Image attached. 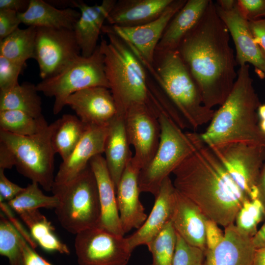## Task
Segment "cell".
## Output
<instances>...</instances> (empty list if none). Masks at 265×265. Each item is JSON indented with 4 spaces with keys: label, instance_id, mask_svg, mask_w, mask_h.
Masks as SVG:
<instances>
[{
    "label": "cell",
    "instance_id": "obj_1",
    "mask_svg": "<svg viewBox=\"0 0 265 265\" xmlns=\"http://www.w3.org/2000/svg\"><path fill=\"white\" fill-rule=\"evenodd\" d=\"M201 93L204 105L221 106L237 79L230 33L212 0L177 50Z\"/></svg>",
    "mask_w": 265,
    "mask_h": 265
},
{
    "label": "cell",
    "instance_id": "obj_2",
    "mask_svg": "<svg viewBox=\"0 0 265 265\" xmlns=\"http://www.w3.org/2000/svg\"><path fill=\"white\" fill-rule=\"evenodd\" d=\"M187 133L195 149L173 171V186L208 219L226 227L233 223L243 203L249 198L200 133Z\"/></svg>",
    "mask_w": 265,
    "mask_h": 265
},
{
    "label": "cell",
    "instance_id": "obj_3",
    "mask_svg": "<svg viewBox=\"0 0 265 265\" xmlns=\"http://www.w3.org/2000/svg\"><path fill=\"white\" fill-rule=\"evenodd\" d=\"M249 68V64L239 67L230 93L200 134L210 147L230 143L265 146V134L259 127L257 112L261 103Z\"/></svg>",
    "mask_w": 265,
    "mask_h": 265
},
{
    "label": "cell",
    "instance_id": "obj_4",
    "mask_svg": "<svg viewBox=\"0 0 265 265\" xmlns=\"http://www.w3.org/2000/svg\"><path fill=\"white\" fill-rule=\"evenodd\" d=\"M108 38L99 44L104 55L105 69L117 115L125 116L137 104H146L159 115V104L148 85V74L129 47L114 33L102 30Z\"/></svg>",
    "mask_w": 265,
    "mask_h": 265
},
{
    "label": "cell",
    "instance_id": "obj_5",
    "mask_svg": "<svg viewBox=\"0 0 265 265\" xmlns=\"http://www.w3.org/2000/svg\"><path fill=\"white\" fill-rule=\"evenodd\" d=\"M134 54L191 129L211 121L215 111L204 105L200 90L177 51L156 52L153 64Z\"/></svg>",
    "mask_w": 265,
    "mask_h": 265
},
{
    "label": "cell",
    "instance_id": "obj_6",
    "mask_svg": "<svg viewBox=\"0 0 265 265\" xmlns=\"http://www.w3.org/2000/svg\"><path fill=\"white\" fill-rule=\"evenodd\" d=\"M52 191L58 201L55 214L66 230L76 235L98 227L101 208L97 182L89 164L68 182L53 183Z\"/></svg>",
    "mask_w": 265,
    "mask_h": 265
},
{
    "label": "cell",
    "instance_id": "obj_7",
    "mask_svg": "<svg viewBox=\"0 0 265 265\" xmlns=\"http://www.w3.org/2000/svg\"><path fill=\"white\" fill-rule=\"evenodd\" d=\"M53 122L31 136H20L0 130V144L12 155L17 171L47 191L54 182L55 153L52 143Z\"/></svg>",
    "mask_w": 265,
    "mask_h": 265
},
{
    "label": "cell",
    "instance_id": "obj_8",
    "mask_svg": "<svg viewBox=\"0 0 265 265\" xmlns=\"http://www.w3.org/2000/svg\"><path fill=\"white\" fill-rule=\"evenodd\" d=\"M160 136L157 151L149 164L140 171V192L158 194L164 180L195 149L187 132L161 113L159 116Z\"/></svg>",
    "mask_w": 265,
    "mask_h": 265
},
{
    "label": "cell",
    "instance_id": "obj_9",
    "mask_svg": "<svg viewBox=\"0 0 265 265\" xmlns=\"http://www.w3.org/2000/svg\"><path fill=\"white\" fill-rule=\"evenodd\" d=\"M95 86L109 89L105 69L104 55L100 45L89 57L81 54L57 75L36 84L38 92L54 97L53 111L58 114L66 106L68 98L82 89Z\"/></svg>",
    "mask_w": 265,
    "mask_h": 265
},
{
    "label": "cell",
    "instance_id": "obj_10",
    "mask_svg": "<svg viewBox=\"0 0 265 265\" xmlns=\"http://www.w3.org/2000/svg\"><path fill=\"white\" fill-rule=\"evenodd\" d=\"M210 147L249 199H258L257 185L265 163V146L230 143Z\"/></svg>",
    "mask_w": 265,
    "mask_h": 265
},
{
    "label": "cell",
    "instance_id": "obj_11",
    "mask_svg": "<svg viewBox=\"0 0 265 265\" xmlns=\"http://www.w3.org/2000/svg\"><path fill=\"white\" fill-rule=\"evenodd\" d=\"M75 247L80 265H127L133 251L127 238L98 227L77 234Z\"/></svg>",
    "mask_w": 265,
    "mask_h": 265
},
{
    "label": "cell",
    "instance_id": "obj_12",
    "mask_svg": "<svg viewBox=\"0 0 265 265\" xmlns=\"http://www.w3.org/2000/svg\"><path fill=\"white\" fill-rule=\"evenodd\" d=\"M80 54L73 30L36 27L34 59L42 80L59 73Z\"/></svg>",
    "mask_w": 265,
    "mask_h": 265
},
{
    "label": "cell",
    "instance_id": "obj_13",
    "mask_svg": "<svg viewBox=\"0 0 265 265\" xmlns=\"http://www.w3.org/2000/svg\"><path fill=\"white\" fill-rule=\"evenodd\" d=\"M124 118L128 140L134 151L132 159L141 169L151 161L159 146V115L149 106L137 104L129 108Z\"/></svg>",
    "mask_w": 265,
    "mask_h": 265
},
{
    "label": "cell",
    "instance_id": "obj_14",
    "mask_svg": "<svg viewBox=\"0 0 265 265\" xmlns=\"http://www.w3.org/2000/svg\"><path fill=\"white\" fill-rule=\"evenodd\" d=\"M187 0H173L157 19L134 27H120L108 25L102 29L110 31L121 38L135 54L153 64L156 49L168 23Z\"/></svg>",
    "mask_w": 265,
    "mask_h": 265
},
{
    "label": "cell",
    "instance_id": "obj_15",
    "mask_svg": "<svg viewBox=\"0 0 265 265\" xmlns=\"http://www.w3.org/2000/svg\"><path fill=\"white\" fill-rule=\"evenodd\" d=\"M217 13L227 26L235 44L236 60L239 67L251 64L260 75L265 77V52L256 42L249 21L241 14L237 5L223 10L215 3Z\"/></svg>",
    "mask_w": 265,
    "mask_h": 265
},
{
    "label": "cell",
    "instance_id": "obj_16",
    "mask_svg": "<svg viewBox=\"0 0 265 265\" xmlns=\"http://www.w3.org/2000/svg\"><path fill=\"white\" fill-rule=\"evenodd\" d=\"M86 126H107L117 115L110 89L103 86L86 88L70 95L66 101Z\"/></svg>",
    "mask_w": 265,
    "mask_h": 265
},
{
    "label": "cell",
    "instance_id": "obj_17",
    "mask_svg": "<svg viewBox=\"0 0 265 265\" xmlns=\"http://www.w3.org/2000/svg\"><path fill=\"white\" fill-rule=\"evenodd\" d=\"M140 170L132 158L116 188L120 220L125 234L133 229L139 228L148 216L139 199L138 177Z\"/></svg>",
    "mask_w": 265,
    "mask_h": 265
},
{
    "label": "cell",
    "instance_id": "obj_18",
    "mask_svg": "<svg viewBox=\"0 0 265 265\" xmlns=\"http://www.w3.org/2000/svg\"><path fill=\"white\" fill-rule=\"evenodd\" d=\"M108 126H90L76 147L61 163L54 183L71 181L83 170L94 157L104 153Z\"/></svg>",
    "mask_w": 265,
    "mask_h": 265
},
{
    "label": "cell",
    "instance_id": "obj_19",
    "mask_svg": "<svg viewBox=\"0 0 265 265\" xmlns=\"http://www.w3.org/2000/svg\"><path fill=\"white\" fill-rule=\"evenodd\" d=\"M116 2L103 0L100 4L89 5L81 0L73 1V7L80 12L73 30L81 55L89 57L97 49L104 23Z\"/></svg>",
    "mask_w": 265,
    "mask_h": 265
},
{
    "label": "cell",
    "instance_id": "obj_20",
    "mask_svg": "<svg viewBox=\"0 0 265 265\" xmlns=\"http://www.w3.org/2000/svg\"><path fill=\"white\" fill-rule=\"evenodd\" d=\"M252 238L233 223L229 225L221 242L213 249L206 250L204 265H253L256 248Z\"/></svg>",
    "mask_w": 265,
    "mask_h": 265
},
{
    "label": "cell",
    "instance_id": "obj_21",
    "mask_svg": "<svg viewBox=\"0 0 265 265\" xmlns=\"http://www.w3.org/2000/svg\"><path fill=\"white\" fill-rule=\"evenodd\" d=\"M175 187L169 177L166 178L155 197L153 209L142 226L127 237L131 248L147 245L170 221L173 210Z\"/></svg>",
    "mask_w": 265,
    "mask_h": 265
},
{
    "label": "cell",
    "instance_id": "obj_22",
    "mask_svg": "<svg viewBox=\"0 0 265 265\" xmlns=\"http://www.w3.org/2000/svg\"><path fill=\"white\" fill-rule=\"evenodd\" d=\"M207 219L196 205L175 188L170 220L173 227L186 242L205 251Z\"/></svg>",
    "mask_w": 265,
    "mask_h": 265
},
{
    "label": "cell",
    "instance_id": "obj_23",
    "mask_svg": "<svg viewBox=\"0 0 265 265\" xmlns=\"http://www.w3.org/2000/svg\"><path fill=\"white\" fill-rule=\"evenodd\" d=\"M89 166L95 176L98 189L101 215L98 227L124 236L120 220L116 189L102 155L92 158Z\"/></svg>",
    "mask_w": 265,
    "mask_h": 265
},
{
    "label": "cell",
    "instance_id": "obj_24",
    "mask_svg": "<svg viewBox=\"0 0 265 265\" xmlns=\"http://www.w3.org/2000/svg\"><path fill=\"white\" fill-rule=\"evenodd\" d=\"M173 0H118L106 22L111 26L134 27L158 18Z\"/></svg>",
    "mask_w": 265,
    "mask_h": 265
},
{
    "label": "cell",
    "instance_id": "obj_25",
    "mask_svg": "<svg viewBox=\"0 0 265 265\" xmlns=\"http://www.w3.org/2000/svg\"><path fill=\"white\" fill-rule=\"evenodd\" d=\"M211 0H187L167 26L156 52L177 51L180 44L198 23Z\"/></svg>",
    "mask_w": 265,
    "mask_h": 265
},
{
    "label": "cell",
    "instance_id": "obj_26",
    "mask_svg": "<svg viewBox=\"0 0 265 265\" xmlns=\"http://www.w3.org/2000/svg\"><path fill=\"white\" fill-rule=\"evenodd\" d=\"M125 118L117 115L108 124L104 153L115 189L127 165L132 158Z\"/></svg>",
    "mask_w": 265,
    "mask_h": 265
},
{
    "label": "cell",
    "instance_id": "obj_27",
    "mask_svg": "<svg viewBox=\"0 0 265 265\" xmlns=\"http://www.w3.org/2000/svg\"><path fill=\"white\" fill-rule=\"evenodd\" d=\"M18 15L28 26L73 30L80 12L72 7L57 8L43 0H30L27 10Z\"/></svg>",
    "mask_w": 265,
    "mask_h": 265
},
{
    "label": "cell",
    "instance_id": "obj_28",
    "mask_svg": "<svg viewBox=\"0 0 265 265\" xmlns=\"http://www.w3.org/2000/svg\"><path fill=\"white\" fill-rule=\"evenodd\" d=\"M19 215L28 228L32 238L43 250L61 254L70 253L68 246L56 235L51 223L38 209L26 211Z\"/></svg>",
    "mask_w": 265,
    "mask_h": 265
},
{
    "label": "cell",
    "instance_id": "obj_29",
    "mask_svg": "<svg viewBox=\"0 0 265 265\" xmlns=\"http://www.w3.org/2000/svg\"><path fill=\"white\" fill-rule=\"evenodd\" d=\"M36 85L28 82L18 84L12 88L0 91V110H17L36 119L44 117L42 100Z\"/></svg>",
    "mask_w": 265,
    "mask_h": 265
},
{
    "label": "cell",
    "instance_id": "obj_30",
    "mask_svg": "<svg viewBox=\"0 0 265 265\" xmlns=\"http://www.w3.org/2000/svg\"><path fill=\"white\" fill-rule=\"evenodd\" d=\"M53 123L52 145L55 154H59L63 161L76 147L88 126L77 116L72 114H64Z\"/></svg>",
    "mask_w": 265,
    "mask_h": 265
},
{
    "label": "cell",
    "instance_id": "obj_31",
    "mask_svg": "<svg viewBox=\"0 0 265 265\" xmlns=\"http://www.w3.org/2000/svg\"><path fill=\"white\" fill-rule=\"evenodd\" d=\"M36 35V27H19L0 40V55L25 66L28 59L35 58Z\"/></svg>",
    "mask_w": 265,
    "mask_h": 265
},
{
    "label": "cell",
    "instance_id": "obj_32",
    "mask_svg": "<svg viewBox=\"0 0 265 265\" xmlns=\"http://www.w3.org/2000/svg\"><path fill=\"white\" fill-rule=\"evenodd\" d=\"M49 124L44 117L36 119L17 110H0V130L20 136H31Z\"/></svg>",
    "mask_w": 265,
    "mask_h": 265
},
{
    "label": "cell",
    "instance_id": "obj_33",
    "mask_svg": "<svg viewBox=\"0 0 265 265\" xmlns=\"http://www.w3.org/2000/svg\"><path fill=\"white\" fill-rule=\"evenodd\" d=\"M58 203L56 196L45 195L39 188V184L32 182L14 199L7 202L11 210L18 214L40 208L55 209Z\"/></svg>",
    "mask_w": 265,
    "mask_h": 265
},
{
    "label": "cell",
    "instance_id": "obj_34",
    "mask_svg": "<svg viewBox=\"0 0 265 265\" xmlns=\"http://www.w3.org/2000/svg\"><path fill=\"white\" fill-rule=\"evenodd\" d=\"M24 238L3 213L0 214V254L6 257L9 265H23Z\"/></svg>",
    "mask_w": 265,
    "mask_h": 265
},
{
    "label": "cell",
    "instance_id": "obj_35",
    "mask_svg": "<svg viewBox=\"0 0 265 265\" xmlns=\"http://www.w3.org/2000/svg\"><path fill=\"white\" fill-rule=\"evenodd\" d=\"M176 238V232L170 220L146 245L153 256L152 265H172Z\"/></svg>",
    "mask_w": 265,
    "mask_h": 265
},
{
    "label": "cell",
    "instance_id": "obj_36",
    "mask_svg": "<svg viewBox=\"0 0 265 265\" xmlns=\"http://www.w3.org/2000/svg\"><path fill=\"white\" fill-rule=\"evenodd\" d=\"M265 218V207L259 199L244 201L236 217V226L241 232L253 237L258 224Z\"/></svg>",
    "mask_w": 265,
    "mask_h": 265
},
{
    "label": "cell",
    "instance_id": "obj_37",
    "mask_svg": "<svg viewBox=\"0 0 265 265\" xmlns=\"http://www.w3.org/2000/svg\"><path fill=\"white\" fill-rule=\"evenodd\" d=\"M176 236L172 265H204L206 251L190 245L177 232Z\"/></svg>",
    "mask_w": 265,
    "mask_h": 265
},
{
    "label": "cell",
    "instance_id": "obj_38",
    "mask_svg": "<svg viewBox=\"0 0 265 265\" xmlns=\"http://www.w3.org/2000/svg\"><path fill=\"white\" fill-rule=\"evenodd\" d=\"M24 66L0 55V91H5L19 83L18 78Z\"/></svg>",
    "mask_w": 265,
    "mask_h": 265
},
{
    "label": "cell",
    "instance_id": "obj_39",
    "mask_svg": "<svg viewBox=\"0 0 265 265\" xmlns=\"http://www.w3.org/2000/svg\"><path fill=\"white\" fill-rule=\"evenodd\" d=\"M237 7L249 22L265 18V0H238Z\"/></svg>",
    "mask_w": 265,
    "mask_h": 265
},
{
    "label": "cell",
    "instance_id": "obj_40",
    "mask_svg": "<svg viewBox=\"0 0 265 265\" xmlns=\"http://www.w3.org/2000/svg\"><path fill=\"white\" fill-rule=\"evenodd\" d=\"M18 13L8 10H0V40L6 37L21 24Z\"/></svg>",
    "mask_w": 265,
    "mask_h": 265
},
{
    "label": "cell",
    "instance_id": "obj_41",
    "mask_svg": "<svg viewBox=\"0 0 265 265\" xmlns=\"http://www.w3.org/2000/svg\"><path fill=\"white\" fill-rule=\"evenodd\" d=\"M4 170L0 169V202H9L14 199L23 189L11 182L4 175Z\"/></svg>",
    "mask_w": 265,
    "mask_h": 265
},
{
    "label": "cell",
    "instance_id": "obj_42",
    "mask_svg": "<svg viewBox=\"0 0 265 265\" xmlns=\"http://www.w3.org/2000/svg\"><path fill=\"white\" fill-rule=\"evenodd\" d=\"M224 233L213 221L207 219L206 221V243L207 250L215 248L223 240Z\"/></svg>",
    "mask_w": 265,
    "mask_h": 265
},
{
    "label": "cell",
    "instance_id": "obj_43",
    "mask_svg": "<svg viewBox=\"0 0 265 265\" xmlns=\"http://www.w3.org/2000/svg\"><path fill=\"white\" fill-rule=\"evenodd\" d=\"M23 265H53L40 256L24 239L23 245Z\"/></svg>",
    "mask_w": 265,
    "mask_h": 265
},
{
    "label": "cell",
    "instance_id": "obj_44",
    "mask_svg": "<svg viewBox=\"0 0 265 265\" xmlns=\"http://www.w3.org/2000/svg\"><path fill=\"white\" fill-rule=\"evenodd\" d=\"M249 24L256 42L265 52V18L249 22Z\"/></svg>",
    "mask_w": 265,
    "mask_h": 265
},
{
    "label": "cell",
    "instance_id": "obj_45",
    "mask_svg": "<svg viewBox=\"0 0 265 265\" xmlns=\"http://www.w3.org/2000/svg\"><path fill=\"white\" fill-rule=\"evenodd\" d=\"M30 0H0V10H8L21 13L25 12Z\"/></svg>",
    "mask_w": 265,
    "mask_h": 265
},
{
    "label": "cell",
    "instance_id": "obj_46",
    "mask_svg": "<svg viewBox=\"0 0 265 265\" xmlns=\"http://www.w3.org/2000/svg\"><path fill=\"white\" fill-rule=\"evenodd\" d=\"M15 166L13 158L9 151L0 144V169H10Z\"/></svg>",
    "mask_w": 265,
    "mask_h": 265
},
{
    "label": "cell",
    "instance_id": "obj_47",
    "mask_svg": "<svg viewBox=\"0 0 265 265\" xmlns=\"http://www.w3.org/2000/svg\"><path fill=\"white\" fill-rule=\"evenodd\" d=\"M257 187L259 190V198L265 207V163L261 170Z\"/></svg>",
    "mask_w": 265,
    "mask_h": 265
},
{
    "label": "cell",
    "instance_id": "obj_48",
    "mask_svg": "<svg viewBox=\"0 0 265 265\" xmlns=\"http://www.w3.org/2000/svg\"><path fill=\"white\" fill-rule=\"evenodd\" d=\"M252 241L256 248L265 246V220L261 228L253 237Z\"/></svg>",
    "mask_w": 265,
    "mask_h": 265
},
{
    "label": "cell",
    "instance_id": "obj_49",
    "mask_svg": "<svg viewBox=\"0 0 265 265\" xmlns=\"http://www.w3.org/2000/svg\"><path fill=\"white\" fill-rule=\"evenodd\" d=\"M253 265H265V246L256 249Z\"/></svg>",
    "mask_w": 265,
    "mask_h": 265
},
{
    "label": "cell",
    "instance_id": "obj_50",
    "mask_svg": "<svg viewBox=\"0 0 265 265\" xmlns=\"http://www.w3.org/2000/svg\"><path fill=\"white\" fill-rule=\"evenodd\" d=\"M215 3L220 8L228 10L234 8L237 5V0H218Z\"/></svg>",
    "mask_w": 265,
    "mask_h": 265
},
{
    "label": "cell",
    "instance_id": "obj_51",
    "mask_svg": "<svg viewBox=\"0 0 265 265\" xmlns=\"http://www.w3.org/2000/svg\"><path fill=\"white\" fill-rule=\"evenodd\" d=\"M258 115L261 120L265 119V104H261L258 109Z\"/></svg>",
    "mask_w": 265,
    "mask_h": 265
},
{
    "label": "cell",
    "instance_id": "obj_52",
    "mask_svg": "<svg viewBox=\"0 0 265 265\" xmlns=\"http://www.w3.org/2000/svg\"><path fill=\"white\" fill-rule=\"evenodd\" d=\"M259 125L261 131L265 134V119L261 120L259 123Z\"/></svg>",
    "mask_w": 265,
    "mask_h": 265
},
{
    "label": "cell",
    "instance_id": "obj_53",
    "mask_svg": "<svg viewBox=\"0 0 265 265\" xmlns=\"http://www.w3.org/2000/svg\"><path fill=\"white\" fill-rule=\"evenodd\" d=\"M152 265V264H150V265Z\"/></svg>",
    "mask_w": 265,
    "mask_h": 265
}]
</instances>
